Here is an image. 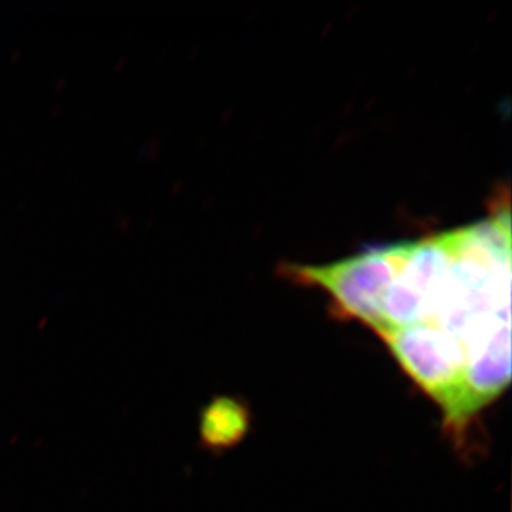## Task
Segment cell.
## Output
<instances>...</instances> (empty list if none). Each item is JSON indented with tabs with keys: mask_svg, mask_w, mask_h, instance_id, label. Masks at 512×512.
Here are the masks:
<instances>
[{
	"mask_svg": "<svg viewBox=\"0 0 512 512\" xmlns=\"http://www.w3.org/2000/svg\"><path fill=\"white\" fill-rule=\"evenodd\" d=\"M458 237L457 228L414 241L412 254L384 299L383 329L404 328L433 320L456 256Z\"/></svg>",
	"mask_w": 512,
	"mask_h": 512,
	"instance_id": "obj_3",
	"label": "cell"
},
{
	"mask_svg": "<svg viewBox=\"0 0 512 512\" xmlns=\"http://www.w3.org/2000/svg\"><path fill=\"white\" fill-rule=\"evenodd\" d=\"M251 429V412L237 397L217 396L205 404L200 414V440L212 453L237 447Z\"/></svg>",
	"mask_w": 512,
	"mask_h": 512,
	"instance_id": "obj_5",
	"label": "cell"
},
{
	"mask_svg": "<svg viewBox=\"0 0 512 512\" xmlns=\"http://www.w3.org/2000/svg\"><path fill=\"white\" fill-rule=\"evenodd\" d=\"M413 382L444 413V426L456 436L463 397L466 353L463 345L433 323L377 332Z\"/></svg>",
	"mask_w": 512,
	"mask_h": 512,
	"instance_id": "obj_2",
	"label": "cell"
},
{
	"mask_svg": "<svg viewBox=\"0 0 512 512\" xmlns=\"http://www.w3.org/2000/svg\"><path fill=\"white\" fill-rule=\"evenodd\" d=\"M463 397L456 436L470 421L503 394L511 382V325L501 326L464 348Z\"/></svg>",
	"mask_w": 512,
	"mask_h": 512,
	"instance_id": "obj_4",
	"label": "cell"
},
{
	"mask_svg": "<svg viewBox=\"0 0 512 512\" xmlns=\"http://www.w3.org/2000/svg\"><path fill=\"white\" fill-rule=\"evenodd\" d=\"M414 241L393 242L325 265L285 264L282 274L330 296V312L340 320H357L383 329V303L394 278L406 264Z\"/></svg>",
	"mask_w": 512,
	"mask_h": 512,
	"instance_id": "obj_1",
	"label": "cell"
}]
</instances>
